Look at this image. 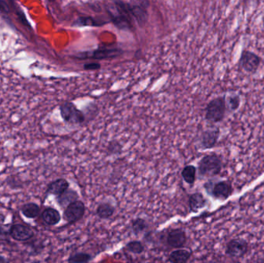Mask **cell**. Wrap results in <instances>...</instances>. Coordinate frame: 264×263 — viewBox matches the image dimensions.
<instances>
[{"mask_svg":"<svg viewBox=\"0 0 264 263\" xmlns=\"http://www.w3.org/2000/svg\"><path fill=\"white\" fill-rule=\"evenodd\" d=\"M114 6L108 7V12L114 24L121 30H131L134 26V19L129 12L126 2L115 1Z\"/></svg>","mask_w":264,"mask_h":263,"instance_id":"obj_1","label":"cell"},{"mask_svg":"<svg viewBox=\"0 0 264 263\" xmlns=\"http://www.w3.org/2000/svg\"><path fill=\"white\" fill-rule=\"evenodd\" d=\"M222 169V161L218 154H207L198 162V175L201 178H213L220 174Z\"/></svg>","mask_w":264,"mask_h":263,"instance_id":"obj_2","label":"cell"},{"mask_svg":"<svg viewBox=\"0 0 264 263\" xmlns=\"http://www.w3.org/2000/svg\"><path fill=\"white\" fill-rule=\"evenodd\" d=\"M226 110V97H215L207 104L205 120L209 123H219L224 119Z\"/></svg>","mask_w":264,"mask_h":263,"instance_id":"obj_3","label":"cell"},{"mask_svg":"<svg viewBox=\"0 0 264 263\" xmlns=\"http://www.w3.org/2000/svg\"><path fill=\"white\" fill-rule=\"evenodd\" d=\"M205 189L213 198L222 201L229 198L233 193L231 182L226 180L219 181L215 183L208 182L205 184Z\"/></svg>","mask_w":264,"mask_h":263,"instance_id":"obj_4","label":"cell"},{"mask_svg":"<svg viewBox=\"0 0 264 263\" xmlns=\"http://www.w3.org/2000/svg\"><path fill=\"white\" fill-rule=\"evenodd\" d=\"M123 54L122 49L117 47H101L91 52L80 53L76 58L80 60H107L118 58Z\"/></svg>","mask_w":264,"mask_h":263,"instance_id":"obj_5","label":"cell"},{"mask_svg":"<svg viewBox=\"0 0 264 263\" xmlns=\"http://www.w3.org/2000/svg\"><path fill=\"white\" fill-rule=\"evenodd\" d=\"M61 117L66 123L71 125H80L85 121L83 112L76 108L71 102H65L60 107Z\"/></svg>","mask_w":264,"mask_h":263,"instance_id":"obj_6","label":"cell"},{"mask_svg":"<svg viewBox=\"0 0 264 263\" xmlns=\"http://www.w3.org/2000/svg\"><path fill=\"white\" fill-rule=\"evenodd\" d=\"M262 59L260 56L255 53L244 50L240 56L239 65L240 68L246 71L248 73H255L260 66H261Z\"/></svg>","mask_w":264,"mask_h":263,"instance_id":"obj_7","label":"cell"},{"mask_svg":"<svg viewBox=\"0 0 264 263\" xmlns=\"http://www.w3.org/2000/svg\"><path fill=\"white\" fill-rule=\"evenodd\" d=\"M248 242L243 238L231 239L226 246V254L231 258H242L248 253Z\"/></svg>","mask_w":264,"mask_h":263,"instance_id":"obj_8","label":"cell"},{"mask_svg":"<svg viewBox=\"0 0 264 263\" xmlns=\"http://www.w3.org/2000/svg\"><path fill=\"white\" fill-rule=\"evenodd\" d=\"M85 204L80 200L73 201L65 208L64 218L68 223L78 222L85 215Z\"/></svg>","mask_w":264,"mask_h":263,"instance_id":"obj_9","label":"cell"},{"mask_svg":"<svg viewBox=\"0 0 264 263\" xmlns=\"http://www.w3.org/2000/svg\"><path fill=\"white\" fill-rule=\"evenodd\" d=\"M127 3L131 15L134 20L137 21L140 26L145 24L146 22L148 21V8L149 2L143 1V2H127Z\"/></svg>","mask_w":264,"mask_h":263,"instance_id":"obj_10","label":"cell"},{"mask_svg":"<svg viewBox=\"0 0 264 263\" xmlns=\"http://www.w3.org/2000/svg\"><path fill=\"white\" fill-rule=\"evenodd\" d=\"M9 233L12 239L19 242L30 240L34 236V232L30 227L21 224L12 225Z\"/></svg>","mask_w":264,"mask_h":263,"instance_id":"obj_11","label":"cell"},{"mask_svg":"<svg viewBox=\"0 0 264 263\" xmlns=\"http://www.w3.org/2000/svg\"><path fill=\"white\" fill-rule=\"evenodd\" d=\"M186 232L181 229H172L166 238L167 244L173 249H182L186 245Z\"/></svg>","mask_w":264,"mask_h":263,"instance_id":"obj_12","label":"cell"},{"mask_svg":"<svg viewBox=\"0 0 264 263\" xmlns=\"http://www.w3.org/2000/svg\"><path fill=\"white\" fill-rule=\"evenodd\" d=\"M220 131L219 129H208L201 133L200 145L202 149H211L215 147L219 140Z\"/></svg>","mask_w":264,"mask_h":263,"instance_id":"obj_13","label":"cell"},{"mask_svg":"<svg viewBox=\"0 0 264 263\" xmlns=\"http://www.w3.org/2000/svg\"><path fill=\"white\" fill-rule=\"evenodd\" d=\"M69 187V182L66 179H58L49 184L47 189V194L53 195L58 197L67 191Z\"/></svg>","mask_w":264,"mask_h":263,"instance_id":"obj_14","label":"cell"},{"mask_svg":"<svg viewBox=\"0 0 264 263\" xmlns=\"http://www.w3.org/2000/svg\"><path fill=\"white\" fill-rule=\"evenodd\" d=\"M207 204V199L201 193H195L190 196L189 205L192 212L197 213L199 210L205 208Z\"/></svg>","mask_w":264,"mask_h":263,"instance_id":"obj_15","label":"cell"},{"mask_svg":"<svg viewBox=\"0 0 264 263\" xmlns=\"http://www.w3.org/2000/svg\"><path fill=\"white\" fill-rule=\"evenodd\" d=\"M41 218L47 225H56L61 222V215L55 208H47L42 212Z\"/></svg>","mask_w":264,"mask_h":263,"instance_id":"obj_16","label":"cell"},{"mask_svg":"<svg viewBox=\"0 0 264 263\" xmlns=\"http://www.w3.org/2000/svg\"><path fill=\"white\" fill-rule=\"evenodd\" d=\"M192 254L193 253L190 250L179 249L171 253L168 261L171 263H186L191 258Z\"/></svg>","mask_w":264,"mask_h":263,"instance_id":"obj_17","label":"cell"},{"mask_svg":"<svg viewBox=\"0 0 264 263\" xmlns=\"http://www.w3.org/2000/svg\"><path fill=\"white\" fill-rule=\"evenodd\" d=\"M78 198L79 196L76 191L69 189L64 194L57 197V201L62 208H66L70 203L77 201Z\"/></svg>","mask_w":264,"mask_h":263,"instance_id":"obj_18","label":"cell"},{"mask_svg":"<svg viewBox=\"0 0 264 263\" xmlns=\"http://www.w3.org/2000/svg\"><path fill=\"white\" fill-rule=\"evenodd\" d=\"M115 211V206L110 203L103 202L97 206L96 215L101 219H108L113 216Z\"/></svg>","mask_w":264,"mask_h":263,"instance_id":"obj_19","label":"cell"},{"mask_svg":"<svg viewBox=\"0 0 264 263\" xmlns=\"http://www.w3.org/2000/svg\"><path fill=\"white\" fill-rule=\"evenodd\" d=\"M21 211L26 218H35L38 216L40 212V206L36 203H26L21 208Z\"/></svg>","mask_w":264,"mask_h":263,"instance_id":"obj_20","label":"cell"},{"mask_svg":"<svg viewBox=\"0 0 264 263\" xmlns=\"http://www.w3.org/2000/svg\"><path fill=\"white\" fill-rule=\"evenodd\" d=\"M197 169L194 165H187L183 168L182 176L183 180L189 185H194L197 180Z\"/></svg>","mask_w":264,"mask_h":263,"instance_id":"obj_21","label":"cell"},{"mask_svg":"<svg viewBox=\"0 0 264 263\" xmlns=\"http://www.w3.org/2000/svg\"><path fill=\"white\" fill-rule=\"evenodd\" d=\"M92 260V256L86 253H77L69 256V263H89Z\"/></svg>","mask_w":264,"mask_h":263,"instance_id":"obj_22","label":"cell"},{"mask_svg":"<svg viewBox=\"0 0 264 263\" xmlns=\"http://www.w3.org/2000/svg\"><path fill=\"white\" fill-rule=\"evenodd\" d=\"M147 228H148V223H147L146 220L144 219V218H137L132 222V232L136 236L144 232Z\"/></svg>","mask_w":264,"mask_h":263,"instance_id":"obj_23","label":"cell"},{"mask_svg":"<svg viewBox=\"0 0 264 263\" xmlns=\"http://www.w3.org/2000/svg\"><path fill=\"white\" fill-rule=\"evenodd\" d=\"M226 109L230 112H235L240 108V97L237 94H231L226 98Z\"/></svg>","mask_w":264,"mask_h":263,"instance_id":"obj_24","label":"cell"},{"mask_svg":"<svg viewBox=\"0 0 264 263\" xmlns=\"http://www.w3.org/2000/svg\"><path fill=\"white\" fill-rule=\"evenodd\" d=\"M126 250L129 253H133V254L139 255L144 253V246L140 241L134 240L131 241L126 244Z\"/></svg>","mask_w":264,"mask_h":263,"instance_id":"obj_25","label":"cell"},{"mask_svg":"<svg viewBox=\"0 0 264 263\" xmlns=\"http://www.w3.org/2000/svg\"><path fill=\"white\" fill-rule=\"evenodd\" d=\"M77 26H103V24L105 23L102 22H99L97 19L93 17H82L80 18L76 22Z\"/></svg>","mask_w":264,"mask_h":263,"instance_id":"obj_26","label":"cell"},{"mask_svg":"<svg viewBox=\"0 0 264 263\" xmlns=\"http://www.w3.org/2000/svg\"><path fill=\"white\" fill-rule=\"evenodd\" d=\"M101 65L99 63H89L86 64L83 66V69L86 70H97V69H101Z\"/></svg>","mask_w":264,"mask_h":263,"instance_id":"obj_27","label":"cell"},{"mask_svg":"<svg viewBox=\"0 0 264 263\" xmlns=\"http://www.w3.org/2000/svg\"><path fill=\"white\" fill-rule=\"evenodd\" d=\"M0 263H9V261L5 257L0 256Z\"/></svg>","mask_w":264,"mask_h":263,"instance_id":"obj_28","label":"cell"},{"mask_svg":"<svg viewBox=\"0 0 264 263\" xmlns=\"http://www.w3.org/2000/svg\"><path fill=\"white\" fill-rule=\"evenodd\" d=\"M3 233V229H2V225H0V236Z\"/></svg>","mask_w":264,"mask_h":263,"instance_id":"obj_29","label":"cell"}]
</instances>
